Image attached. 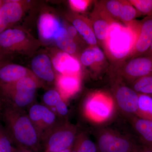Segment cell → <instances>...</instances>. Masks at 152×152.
<instances>
[{"instance_id": "6da1fadb", "label": "cell", "mask_w": 152, "mask_h": 152, "mask_svg": "<svg viewBox=\"0 0 152 152\" xmlns=\"http://www.w3.org/2000/svg\"><path fill=\"white\" fill-rule=\"evenodd\" d=\"M0 120L17 148L33 152L44 150L40 136L25 110L2 100Z\"/></svg>"}, {"instance_id": "7a4b0ae2", "label": "cell", "mask_w": 152, "mask_h": 152, "mask_svg": "<svg viewBox=\"0 0 152 152\" xmlns=\"http://www.w3.org/2000/svg\"><path fill=\"white\" fill-rule=\"evenodd\" d=\"M134 20L127 26L118 21L110 26L107 37L103 44L106 53L114 62H122L132 56L140 26Z\"/></svg>"}, {"instance_id": "3957f363", "label": "cell", "mask_w": 152, "mask_h": 152, "mask_svg": "<svg viewBox=\"0 0 152 152\" xmlns=\"http://www.w3.org/2000/svg\"><path fill=\"white\" fill-rule=\"evenodd\" d=\"M43 86L38 78L26 77L11 84L0 86L2 100L20 110H25L34 103L38 88Z\"/></svg>"}, {"instance_id": "277c9868", "label": "cell", "mask_w": 152, "mask_h": 152, "mask_svg": "<svg viewBox=\"0 0 152 152\" xmlns=\"http://www.w3.org/2000/svg\"><path fill=\"white\" fill-rule=\"evenodd\" d=\"M39 41L21 28L11 27L0 33V52L31 55L40 46Z\"/></svg>"}, {"instance_id": "5b68a950", "label": "cell", "mask_w": 152, "mask_h": 152, "mask_svg": "<svg viewBox=\"0 0 152 152\" xmlns=\"http://www.w3.org/2000/svg\"><path fill=\"white\" fill-rule=\"evenodd\" d=\"M78 135L75 126L61 120L44 136L42 145L45 152H61L71 148Z\"/></svg>"}, {"instance_id": "8992f818", "label": "cell", "mask_w": 152, "mask_h": 152, "mask_svg": "<svg viewBox=\"0 0 152 152\" xmlns=\"http://www.w3.org/2000/svg\"><path fill=\"white\" fill-rule=\"evenodd\" d=\"M96 144L99 152H133L138 147L131 138L105 129L98 134Z\"/></svg>"}, {"instance_id": "52a82bcc", "label": "cell", "mask_w": 152, "mask_h": 152, "mask_svg": "<svg viewBox=\"0 0 152 152\" xmlns=\"http://www.w3.org/2000/svg\"><path fill=\"white\" fill-rule=\"evenodd\" d=\"M112 98L104 93L98 92L91 95L86 102L85 112L89 118L96 122L108 119L114 110Z\"/></svg>"}, {"instance_id": "ba28073f", "label": "cell", "mask_w": 152, "mask_h": 152, "mask_svg": "<svg viewBox=\"0 0 152 152\" xmlns=\"http://www.w3.org/2000/svg\"><path fill=\"white\" fill-rule=\"evenodd\" d=\"M27 114L39 134L42 142L45 135L61 120L44 104L34 103L28 108Z\"/></svg>"}, {"instance_id": "9c48e42d", "label": "cell", "mask_w": 152, "mask_h": 152, "mask_svg": "<svg viewBox=\"0 0 152 152\" xmlns=\"http://www.w3.org/2000/svg\"><path fill=\"white\" fill-rule=\"evenodd\" d=\"M114 94L120 110L130 117L136 116L138 110L139 94L132 88L124 85H117Z\"/></svg>"}, {"instance_id": "30bf717a", "label": "cell", "mask_w": 152, "mask_h": 152, "mask_svg": "<svg viewBox=\"0 0 152 152\" xmlns=\"http://www.w3.org/2000/svg\"><path fill=\"white\" fill-rule=\"evenodd\" d=\"M25 3L20 1H3L0 7V33L22 19L27 6Z\"/></svg>"}, {"instance_id": "8fae6325", "label": "cell", "mask_w": 152, "mask_h": 152, "mask_svg": "<svg viewBox=\"0 0 152 152\" xmlns=\"http://www.w3.org/2000/svg\"><path fill=\"white\" fill-rule=\"evenodd\" d=\"M152 73V57L144 56L129 61L121 70L120 75L132 82Z\"/></svg>"}, {"instance_id": "7c38bea8", "label": "cell", "mask_w": 152, "mask_h": 152, "mask_svg": "<svg viewBox=\"0 0 152 152\" xmlns=\"http://www.w3.org/2000/svg\"><path fill=\"white\" fill-rule=\"evenodd\" d=\"M54 69L61 75H80L81 63L75 57L62 51L54 50L51 58Z\"/></svg>"}, {"instance_id": "4fadbf2b", "label": "cell", "mask_w": 152, "mask_h": 152, "mask_svg": "<svg viewBox=\"0 0 152 152\" xmlns=\"http://www.w3.org/2000/svg\"><path fill=\"white\" fill-rule=\"evenodd\" d=\"M64 26L55 15L47 12L41 14L38 24L41 40L45 43L54 41L55 37Z\"/></svg>"}, {"instance_id": "5bb4252c", "label": "cell", "mask_w": 152, "mask_h": 152, "mask_svg": "<svg viewBox=\"0 0 152 152\" xmlns=\"http://www.w3.org/2000/svg\"><path fill=\"white\" fill-rule=\"evenodd\" d=\"M31 71L41 82L53 83L56 81L51 58L46 54L40 53L34 57L31 63Z\"/></svg>"}, {"instance_id": "9a60e30c", "label": "cell", "mask_w": 152, "mask_h": 152, "mask_svg": "<svg viewBox=\"0 0 152 152\" xmlns=\"http://www.w3.org/2000/svg\"><path fill=\"white\" fill-rule=\"evenodd\" d=\"M26 77H37L31 70L23 66L5 61L0 64V86L14 83Z\"/></svg>"}, {"instance_id": "2e32d148", "label": "cell", "mask_w": 152, "mask_h": 152, "mask_svg": "<svg viewBox=\"0 0 152 152\" xmlns=\"http://www.w3.org/2000/svg\"><path fill=\"white\" fill-rule=\"evenodd\" d=\"M152 42V15L140 22V26L131 58L144 55L148 51Z\"/></svg>"}, {"instance_id": "e0dca14e", "label": "cell", "mask_w": 152, "mask_h": 152, "mask_svg": "<svg viewBox=\"0 0 152 152\" xmlns=\"http://www.w3.org/2000/svg\"><path fill=\"white\" fill-rule=\"evenodd\" d=\"M90 20L97 40L103 45L107 37L110 25L116 21L109 16L97 4L95 6Z\"/></svg>"}, {"instance_id": "ac0fdd59", "label": "cell", "mask_w": 152, "mask_h": 152, "mask_svg": "<svg viewBox=\"0 0 152 152\" xmlns=\"http://www.w3.org/2000/svg\"><path fill=\"white\" fill-rule=\"evenodd\" d=\"M68 18L72 22L79 34L82 36L90 46H97V40L90 20L77 14L69 15Z\"/></svg>"}, {"instance_id": "d6986e66", "label": "cell", "mask_w": 152, "mask_h": 152, "mask_svg": "<svg viewBox=\"0 0 152 152\" xmlns=\"http://www.w3.org/2000/svg\"><path fill=\"white\" fill-rule=\"evenodd\" d=\"M42 101L45 105L52 110L59 118L67 116L69 109L58 90L50 89L44 94Z\"/></svg>"}, {"instance_id": "ffe728a7", "label": "cell", "mask_w": 152, "mask_h": 152, "mask_svg": "<svg viewBox=\"0 0 152 152\" xmlns=\"http://www.w3.org/2000/svg\"><path fill=\"white\" fill-rule=\"evenodd\" d=\"M131 124L143 145L152 148V121L137 116L131 118Z\"/></svg>"}, {"instance_id": "44dd1931", "label": "cell", "mask_w": 152, "mask_h": 152, "mask_svg": "<svg viewBox=\"0 0 152 152\" xmlns=\"http://www.w3.org/2000/svg\"><path fill=\"white\" fill-rule=\"evenodd\" d=\"M58 91L61 96H69L77 91L80 86V75H61L56 78Z\"/></svg>"}, {"instance_id": "7402d4cb", "label": "cell", "mask_w": 152, "mask_h": 152, "mask_svg": "<svg viewBox=\"0 0 152 152\" xmlns=\"http://www.w3.org/2000/svg\"><path fill=\"white\" fill-rule=\"evenodd\" d=\"M54 41L60 50L77 58L78 48L75 41L68 34L66 28L64 26L55 37Z\"/></svg>"}, {"instance_id": "603a6c76", "label": "cell", "mask_w": 152, "mask_h": 152, "mask_svg": "<svg viewBox=\"0 0 152 152\" xmlns=\"http://www.w3.org/2000/svg\"><path fill=\"white\" fill-rule=\"evenodd\" d=\"M104 60V54L97 46H90L83 52L80 57L81 64L86 66L99 65Z\"/></svg>"}, {"instance_id": "cb8c5ba5", "label": "cell", "mask_w": 152, "mask_h": 152, "mask_svg": "<svg viewBox=\"0 0 152 152\" xmlns=\"http://www.w3.org/2000/svg\"><path fill=\"white\" fill-rule=\"evenodd\" d=\"M72 152H99L96 143L92 140L85 133L78 134Z\"/></svg>"}, {"instance_id": "d4e9b609", "label": "cell", "mask_w": 152, "mask_h": 152, "mask_svg": "<svg viewBox=\"0 0 152 152\" xmlns=\"http://www.w3.org/2000/svg\"><path fill=\"white\" fill-rule=\"evenodd\" d=\"M124 1L109 0L101 1L97 5L114 20H119L120 13Z\"/></svg>"}, {"instance_id": "484cf974", "label": "cell", "mask_w": 152, "mask_h": 152, "mask_svg": "<svg viewBox=\"0 0 152 152\" xmlns=\"http://www.w3.org/2000/svg\"><path fill=\"white\" fill-rule=\"evenodd\" d=\"M139 94L138 110L136 116L152 121V96Z\"/></svg>"}, {"instance_id": "4316f807", "label": "cell", "mask_w": 152, "mask_h": 152, "mask_svg": "<svg viewBox=\"0 0 152 152\" xmlns=\"http://www.w3.org/2000/svg\"><path fill=\"white\" fill-rule=\"evenodd\" d=\"M132 83V88L138 94L152 96V73Z\"/></svg>"}, {"instance_id": "83f0119b", "label": "cell", "mask_w": 152, "mask_h": 152, "mask_svg": "<svg viewBox=\"0 0 152 152\" xmlns=\"http://www.w3.org/2000/svg\"><path fill=\"white\" fill-rule=\"evenodd\" d=\"M141 15L129 1H124L120 13L119 20L127 26L137 17Z\"/></svg>"}, {"instance_id": "f1b7e54d", "label": "cell", "mask_w": 152, "mask_h": 152, "mask_svg": "<svg viewBox=\"0 0 152 152\" xmlns=\"http://www.w3.org/2000/svg\"><path fill=\"white\" fill-rule=\"evenodd\" d=\"M14 144L0 120V152H15L17 148Z\"/></svg>"}, {"instance_id": "f546056e", "label": "cell", "mask_w": 152, "mask_h": 152, "mask_svg": "<svg viewBox=\"0 0 152 152\" xmlns=\"http://www.w3.org/2000/svg\"><path fill=\"white\" fill-rule=\"evenodd\" d=\"M131 4L140 13L141 15H152V0H130Z\"/></svg>"}, {"instance_id": "4dcf8cb0", "label": "cell", "mask_w": 152, "mask_h": 152, "mask_svg": "<svg viewBox=\"0 0 152 152\" xmlns=\"http://www.w3.org/2000/svg\"><path fill=\"white\" fill-rule=\"evenodd\" d=\"M87 0H70L69 3L71 9L77 12H83L87 10L91 3Z\"/></svg>"}, {"instance_id": "1f68e13d", "label": "cell", "mask_w": 152, "mask_h": 152, "mask_svg": "<svg viewBox=\"0 0 152 152\" xmlns=\"http://www.w3.org/2000/svg\"><path fill=\"white\" fill-rule=\"evenodd\" d=\"M67 31L69 36L75 41L77 43L78 39V32L73 26H71L66 28ZM79 34V33H78Z\"/></svg>"}, {"instance_id": "d6a6232c", "label": "cell", "mask_w": 152, "mask_h": 152, "mask_svg": "<svg viewBox=\"0 0 152 152\" xmlns=\"http://www.w3.org/2000/svg\"><path fill=\"white\" fill-rule=\"evenodd\" d=\"M133 152H152V148L144 145L142 146H138L137 148Z\"/></svg>"}, {"instance_id": "836d02e7", "label": "cell", "mask_w": 152, "mask_h": 152, "mask_svg": "<svg viewBox=\"0 0 152 152\" xmlns=\"http://www.w3.org/2000/svg\"><path fill=\"white\" fill-rule=\"evenodd\" d=\"M144 56H152V42L149 49H148V51L145 53V54L144 55Z\"/></svg>"}, {"instance_id": "e575fe53", "label": "cell", "mask_w": 152, "mask_h": 152, "mask_svg": "<svg viewBox=\"0 0 152 152\" xmlns=\"http://www.w3.org/2000/svg\"><path fill=\"white\" fill-rule=\"evenodd\" d=\"M7 55L4 54L0 52V64L3 62L4 61L5 57Z\"/></svg>"}, {"instance_id": "d590c367", "label": "cell", "mask_w": 152, "mask_h": 152, "mask_svg": "<svg viewBox=\"0 0 152 152\" xmlns=\"http://www.w3.org/2000/svg\"><path fill=\"white\" fill-rule=\"evenodd\" d=\"M15 152H33L31 151H29V150L19 148H17V150H16Z\"/></svg>"}, {"instance_id": "8d00e7d4", "label": "cell", "mask_w": 152, "mask_h": 152, "mask_svg": "<svg viewBox=\"0 0 152 152\" xmlns=\"http://www.w3.org/2000/svg\"><path fill=\"white\" fill-rule=\"evenodd\" d=\"M61 152H72V148L66 150V151H63Z\"/></svg>"}, {"instance_id": "74e56055", "label": "cell", "mask_w": 152, "mask_h": 152, "mask_svg": "<svg viewBox=\"0 0 152 152\" xmlns=\"http://www.w3.org/2000/svg\"><path fill=\"white\" fill-rule=\"evenodd\" d=\"M2 100L1 99V97H0V107H1V104Z\"/></svg>"}, {"instance_id": "f35d334b", "label": "cell", "mask_w": 152, "mask_h": 152, "mask_svg": "<svg viewBox=\"0 0 152 152\" xmlns=\"http://www.w3.org/2000/svg\"><path fill=\"white\" fill-rule=\"evenodd\" d=\"M3 2V1H0V7L1 5Z\"/></svg>"}, {"instance_id": "ab89813d", "label": "cell", "mask_w": 152, "mask_h": 152, "mask_svg": "<svg viewBox=\"0 0 152 152\" xmlns=\"http://www.w3.org/2000/svg\"><path fill=\"white\" fill-rule=\"evenodd\" d=\"M151 56L152 57V56Z\"/></svg>"}]
</instances>
